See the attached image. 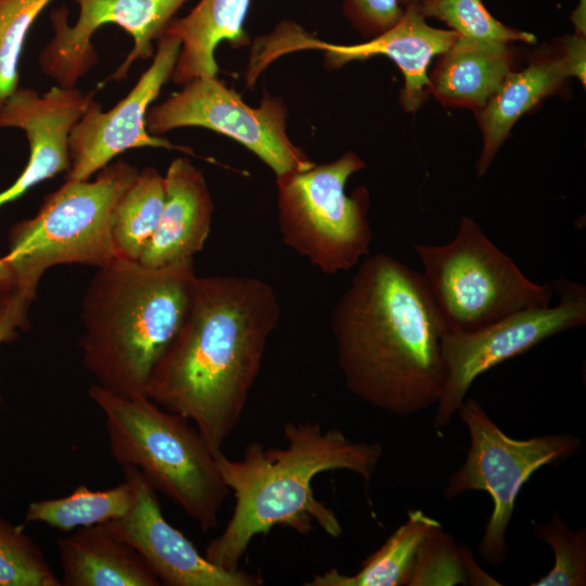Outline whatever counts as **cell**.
I'll use <instances>...</instances> for the list:
<instances>
[{
    "instance_id": "obj_6",
    "label": "cell",
    "mask_w": 586,
    "mask_h": 586,
    "mask_svg": "<svg viewBox=\"0 0 586 586\" xmlns=\"http://www.w3.org/2000/svg\"><path fill=\"white\" fill-rule=\"evenodd\" d=\"M138 171L117 160L94 179L65 180L44 198L35 216L15 224L3 258L14 273L17 291L35 298L43 273L55 265L100 268L116 259L113 214Z\"/></svg>"
},
{
    "instance_id": "obj_28",
    "label": "cell",
    "mask_w": 586,
    "mask_h": 586,
    "mask_svg": "<svg viewBox=\"0 0 586 586\" xmlns=\"http://www.w3.org/2000/svg\"><path fill=\"white\" fill-rule=\"evenodd\" d=\"M52 0H0V109L18 88V65L27 35Z\"/></svg>"
},
{
    "instance_id": "obj_11",
    "label": "cell",
    "mask_w": 586,
    "mask_h": 586,
    "mask_svg": "<svg viewBox=\"0 0 586 586\" xmlns=\"http://www.w3.org/2000/svg\"><path fill=\"white\" fill-rule=\"evenodd\" d=\"M288 110L280 99L266 95L260 105H247L217 77H199L183 85L146 114L153 136L182 127H202L245 146L277 176L306 170L315 163L289 138Z\"/></svg>"
},
{
    "instance_id": "obj_34",
    "label": "cell",
    "mask_w": 586,
    "mask_h": 586,
    "mask_svg": "<svg viewBox=\"0 0 586 586\" xmlns=\"http://www.w3.org/2000/svg\"><path fill=\"white\" fill-rule=\"evenodd\" d=\"M571 20L575 27V33L585 35L586 34V0L578 1V5L573 11Z\"/></svg>"
},
{
    "instance_id": "obj_5",
    "label": "cell",
    "mask_w": 586,
    "mask_h": 586,
    "mask_svg": "<svg viewBox=\"0 0 586 586\" xmlns=\"http://www.w3.org/2000/svg\"><path fill=\"white\" fill-rule=\"evenodd\" d=\"M88 394L104 417L109 448L123 467L138 469L203 532L215 530L229 495L216 456L196 426L146 395L125 397L92 384Z\"/></svg>"
},
{
    "instance_id": "obj_33",
    "label": "cell",
    "mask_w": 586,
    "mask_h": 586,
    "mask_svg": "<svg viewBox=\"0 0 586 586\" xmlns=\"http://www.w3.org/2000/svg\"><path fill=\"white\" fill-rule=\"evenodd\" d=\"M17 291L14 273L8 262L0 257V304Z\"/></svg>"
},
{
    "instance_id": "obj_9",
    "label": "cell",
    "mask_w": 586,
    "mask_h": 586,
    "mask_svg": "<svg viewBox=\"0 0 586 586\" xmlns=\"http://www.w3.org/2000/svg\"><path fill=\"white\" fill-rule=\"evenodd\" d=\"M457 413L468 430L470 446L464 462L449 477L443 496L453 499L469 491L489 494L493 510L479 552L485 561L497 565L508 553L506 534L522 486L542 467L576 454L582 441L569 433L512 438L472 397H466Z\"/></svg>"
},
{
    "instance_id": "obj_2",
    "label": "cell",
    "mask_w": 586,
    "mask_h": 586,
    "mask_svg": "<svg viewBox=\"0 0 586 586\" xmlns=\"http://www.w3.org/2000/svg\"><path fill=\"white\" fill-rule=\"evenodd\" d=\"M331 329L344 383L358 399L396 417L436 406L445 329L421 272L385 253L367 256Z\"/></svg>"
},
{
    "instance_id": "obj_17",
    "label": "cell",
    "mask_w": 586,
    "mask_h": 586,
    "mask_svg": "<svg viewBox=\"0 0 586 586\" xmlns=\"http://www.w3.org/2000/svg\"><path fill=\"white\" fill-rule=\"evenodd\" d=\"M164 179V208L138 262L148 267L193 259L211 233L214 204L203 173L189 158L176 157Z\"/></svg>"
},
{
    "instance_id": "obj_1",
    "label": "cell",
    "mask_w": 586,
    "mask_h": 586,
    "mask_svg": "<svg viewBox=\"0 0 586 586\" xmlns=\"http://www.w3.org/2000/svg\"><path fill=\"white\" fill-rule=\"evenodd\" d=\"M281 307L273 288L250 276H196L173 340L145 395L191 421L215 456L238 426Z\"/></svg>"
},
{
    "instance_id": "obj_8",
    "label": "cell",
    "mask_w": 586,
    "mask_h": 586,
    "mask_svg": "<svg viewBox=\"0 0 586 586\" xmlns=\"http://www.w3.org/2000/svg\"><path fill=\"white\" fill-rule=\"evenodd\" d=\"M365 167L353 152L276 177L278 226L282 242L324 275L356 267L370 255L372 230L365 188L345 187Z\"/></svg>"
},
{
    "instance_id": "obj_29",
    "label": "cell",
    "mask_w": 586,
    "mask_h": 586,
    "mask_svg": "<svg viewBox=\"0 0 586 586\" xmlns=\"http://www.w3.org/2000/svg\"><path fill=\"white\" fill-rule=\"evenodd\" d=\"M459 546L442 525L423 540L413 562L408 586L466 584Z\"/></svg>"
},
{
    "instance_id": "obj_19",
    "label": "cell",
    "mask_w": 586,
    "mask_h": 586,
    "mask_svg": "<svg viewBox=\"0 0 586 586\" xmlns=\"http://www.w3.org/2000/svg\"><path fill=\"white\" fill-rule=\"evenodd\" d=\"M250 3L251 0H200L187 15L174 17L164 30L180 41L170 80L184 85L199 77H216L218 44L249 43L244 22Z\"/></svg>"
},
{
    "instance_id": "obj_31",
    "label": "cell",
    "mask_w": 586,
    "mask_h": 586,
    "mask_svg": "<svg viewBox=\"0 0 586 586\" xmlns=\"http://www.w3.org/2000/svg\"><path fill=\"white\" fill-rule=\"evenodd\" d=\"M34 298L16 291L0 304V345L16 340L20 330L28 328V314ZM0 402L2 397L0 394Z\"/></svg>"
},
{
    "instance_id": "obj_23",
    "label": "cell",
    "mask_w": 586,
    "mask_h": 586,
    "mask_svg": "<svg viewBox=\"0 0 586 586\" xmlns=\"http://www.w3.org/2000/svg\"><path fill=\"white\" fill-rule=\"evenodd\" d=\"M165 179L156 168L139 170L119 198L113 214L116 258L138 263L155 232L165 204Z\"/></svg>"
},
{
    "instance_id": "obj_7",
    "label": "cell",
    "mask_w": 586,
    "mask_h": 586,
    "mask_svg": "<svg viewBox=\"0 0 586 586\" xmlns=\"http://www.w3.org/2000/svg\"><path fill=\"white\" fill-rule=\"evenodd\" d=\"M413 249L445 333L472 332L515 311L550 305L551 283L527 279L469 217L461 218L448 243Z\"/></svg>"
},
{
    "instance_id": "obj_20",
    "label": "cell",
    "mask_w": 586,
    "mask_h": 586,
    "mask_svg": "<svg viewBox=\"0 0 586 586\" xmlns=\"http://www.w3.org/2000/svg\"><path fill=\"white\" fill-rule=\"evenodd\" d=\"M506 42L458 36L429 76L428 93L448 106L481 110L511 72Z\"/></svg>"
},
{
    "instance_id": "obj_18",
    "label": "cell",
    "mask_w": 586,
    "mask_h": 586,
    "mask_svg": "<svg viewBox=\"0 0 586 586\" xmlns=\"http://www.w3.org/2000/svg\"><path fill=\"white\" fill-rule=\"evenodd\" d=\"M63 586H158L146 561L101 525L58 539Z\"/></svg>"
},
{
    "instance_id": "obj_3",
    "label": "cell",
    "mask_w": 586,
    "mask_h": 586,
    "mask_svg": "<svg viewBox=\"0 0 586 586\" xmlns=\"http://www.w3.org/2000/svg\"><path fill=\"white\" fill-rule=\"evenodd\" d=\"M284 447L249 444L241 459L216 456L220 476L234 496V508L224 531L212 539L204 556L226 570H238L250 544L275 526L307 534L314 524L332 538L343 528L336 513L319 500L313 481L327 471L347 470L366 484L380 462V443L355 442L339 429L319 422L291 421L283 426Z\"/></svg>"
},
{
    "instance_id": "obj_22",
    "label": "cell",
    "mask_w": 586,
    "mask_h": 586,
    "mask_svg": "<svg viewBox=\"0 0 586 586\" xmlns=\"http://www.w3.org/2000/svg\"><path fill=\"white\" fill-rule=\"evenodd\" d=\"M441 523L419 509L409 510L406 521L367 557L354 574L330 569L315 574L307 586H403L407 585L416 556L428 534Z\"/></svg>"
},
{
    "instance_id": "obj_35",
    "label": "cell",
    "mask_w": 586,
    "mask_h": 586,
    "mask_svg": "<svg viewBox=\"0 0 586 586\" xmlns=\"http://www.w3.org/2000/svg\"><path fill=\"white\" fill-rule=\"evenodd\" d=\"M410 0H400V2H404L405 4L408 3Z\"/></svg>"
},
{
    "instance_id": "obj_27",
    "label": "cell",
    "mask_w": 586,
    "mask_h": 586,
    "mask_svg": "<svg viewBox=\"0 0 586 586\" xmlns=\"http://www.w3.org/2000/svg\"><path fill=\"white\" fill-rule=\"evenodd\" d=\"M536 537L553 552L551 570L531 586L586 585V530L572 528L553 511L548 522L535 525Z\"/></svg>"
},
{
    "instance_id": "obj_25",
    "label": "cell",
    "mask_w": 586,
    "mask_h": 586,
    "mask_svg": "<svg viewBox=\"0 0 586 586\" xmlns=\"http://www.w3.org/2000/svg\"><path fill=\"white\" fill-rule=\"evenodd\" d=\"M424 17L445 22L460 37L485 41H536L534 35L508 27L496 20L482 0H418Z\"/></svg>"
},
{
    "instance_id": "obj_10",
    "label": "cell",
    "mask_w": 586,
    "mask_h": 586,
    "mask_svg": "<svg viewBox=\"0 0 586 586\" xmlns=\"http://www.w3.org/2000/svg\"><path fill=\"white\" fill-rule=\"evenodd\" d=\"M551 286L559 296L555 306L519 310L472 332L444 333L445 380L433 418L437 432L448 426L481 374L546 339L586 324V286L563 277Z\"/></svg>"
},
{
    "instance_id": "obj_15",
    "label": "cell",
    "mask_w": 586,
    "mask_h": 586,
    "mask_svg": "<svg viewBox=\"0 0 586 586\" xmlns=\"http://www.w3.org/2000/svg\"><path fill=\"white\" fill-rule=\"evenodd\" d=\"M454 30H443L426 24L418 0L406 3L400 18L387 30L371 40L341 46L320 41L294 22H282L268 35L263 44L271 47L269 58L297 49H320L334 67L372 55L390 58L402 71L405 86L402 103L406 111H416L428 94V68L434 56L446 52L458 38Z\"/></svg>"
},
{
    "instance_id": "obj_24",
    "label": "cell",
    "mask_w": 586,
    "mask_h": 586,
    "mask_svg": "<svg viewBox=\"0 0 586 586\" xmlns=\"http://www.w3.org/2000/svg\"><path fill=\"white\" fill-rule=\"evenodd\" d=\"M131 488L125 480L103 491L81 484L67 496L29 502L25 522L43 523L63 532L100 525L122 517L129 508Z\"/></svg>"
},
{
    "instance_id": "obj_16",
    "label": "cell",
    "mask_w": 586,
    "mask_h": 586,
    "mask_svg": "<svg viewBox=\"0 0 586 586\" xmlns=\"http://www.w3.org/2000/svg\"><path fill=\"white\" fill-rule=\"evenodd\" d=\"M93 92L54 86L43 94L17 88L0 109V129H22L28 140L29 157L15 179L0 192V209L22 198L38 183L71 168L69 135Z\"/></svg>"
},
{
    "instance_id": "obj_21",
    "label": "cell",
    "mask_w": 586,
    "mask_h": 586,
    "mask_svg": "<svg viewBox=\"0 0 586 586\" xmlns=\"http://www.w3.org/2000/svg\"><path fill=\"white\" fill-rule=\"evenodd\" d=\"M569 76H574V72L564 52L507 75L485 106L477 111L483 132V150L476 165L479 177L485 174L519 117L557 90Z\"/></svg>"
},
{
    "instance_id": "obj_13",
    "label": "cell",
    "mask_w": 586,
    "mask_h": 586,
    "mask_svg": "<svg viewBox=\"0 0 586 586\" xmlns=\"http://www.w3.org/2000/svg\"><path fill=\"white\" fill-rule=\"evenodd\" d=\"M179 51L180 41L163 33L156 41L152 64L124 99L107 112L91 99L69 135L71 168L66 180H88L119 154L136 148L178 150L195 156L192 149L176 145L146 129L148 111L170 80Z\"/></svg>"
},
{
    "instance_id": "obj_12",
    "label": "cell",
    "mask_w": 586,
    "mask_h": 586,
    "mask_svg": "<svg viewBox=\"0 0 586 586\" xmlns=\"http://www.w3.org/2000/svg\"><path fill=\"white\" fill-rule=\"evenodd\" d=\"M79 7L76 23L68 22V9H53V37L39 53L41 71L58 86L74 88L98 64L93 34L105 24L127 31L133 47L106 81L125 79L137 60L153 58L154 41L163 35L176 13L190 0H74Z\"/></svg>"
},
{
    "instance_id": "obj_30",
    "label": "cell",
    "mask_w": 586,
    "mask_h": 586,
    "mask_svg": "<svg viewBox=\"0 0 586 586\" xmlns=\"http://www.w3.org/2000/svg\"><path fill=\"white\" fill-rule=\"evenodd\" d=\"M400 0H343V12L364 35L375 37L403 15Z\"/></svg>"
},
{
    "instance_id": "obj_26",
    "label": "cell",
    "mask_w": 586,
    "mask_h": 586,
    "mask_svg": "<svg viewBox=\"0 0 586 586\" xmlns=\"http://www.w3.org/2000/svg\"><path fill=\"white\" fill-rule=\"evenodd\" d=\"M0 586H61L39 546L0 515Z\"/></svg>"
},
{
    "instance_id": "obj_32",
    "label": "cell",
    "mask_w": 586,
    "mask_h": 586,
    "mask_svg": "<svg viewBox=\"0 0 586 586\" xmlns=\"http://www.w3.org/2000/svg\"><path fill=\"white\" fill-rule=\"evenodd\" d=\"M466 581L470 585H500L477 564L470 549L459 546Z\"/></svg>"
},
{
    "instance_id": "obj_4",
    "label": "cell",
    "mask_w": 586,
    "mask_h": 586,
    "mask_svg": "<svg viewBox=\"0 0 586 586\" xmlns=\"http://www.w3.org/2000/svg\"><path fill=\"white\" fill-rule=\"evenodd\" d=\"M195 278L193 259L148 267L116 258L98 268L82 297L79 340L82 364L98 385L125 397L145 395Z\"/></svg>"
},
{
    "instance_id": "obj_14",
    "label": "cell",
    "mask_w": 586,
    "mask_h": 586,
    "mask_svg": "<svg viewBox=\"0 0 586 586\" xmlns=\"http://www.w3.org/2000/svg\"><path fill=\"white\" fill-rule=\"evenodd\" d=\"M131 488L128 510L100 524L113 537L131 546L149 564L161 585L167 586H258L259 574L226 570L215 565L164 518L157 492L143 474L123 467Z\"/></svg>"
}]
</instances>
